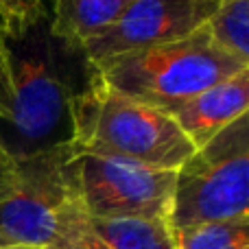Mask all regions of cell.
Returning <instances> with one entry per match:
<instances>
[{
    "label": "cell",
    "mask_w": 249,
    "mask_h": 249,
    "mask_svg": "<svg viewBox=\"0 0 249 249\" xmlns=\"http://www.w3.org/2000/svg\"><path fill=\"white\" fill-rule=\"evenodd\" d=\"M133 0H53L51 31L83 48L124 13Z\"/></svg>",
    "instance_id": "obj_9"
},
{
    "label": "cell",
    "mask_w": 249,
    "mask_h": 249,
    "mask_svg": "<svg viewBox=\"0 0 249 249\" xmlns=\"http://www.w3.org/2000/svg\"><path fill=\"white\" fill-rule=\"evenodd\" d=\"M247 68L199 29L179 42L118 57L99 72L112 90L164 112Z\"/></svg>",
    "instance_id": "obj_4"
},
{
    "label": "cell",
    "mask_w": 249,
    "mask_h": 249,
    "mask_svg": "<svg viewBox=\"0 0 249 249\" xmlns=\"http://www.w3.org/2000/svg\"><path fill=\"white\" fill-rule=\"evenodd\" d=\"M68 146L16 162V181L0 195V234L29 249H105L72 188Z\"/></svg>",
    "instance_id": "obj_2"
},
{
    "label": "cell",
    "mask_w": 249,
    "mask_h": 249,
    "mask_svg": "<svg viewBox=\"0 0 249 249\" xmlns=\"http://www.w3.org/2000/svg\"><path fill=\"white\" fill-rule=\"evenodd\" d=\"M70 146L162 171H177L195 153L184 131L162 109L112 90L101 72L77 101Z\"/></svg>",
    "instance_id": "obj_3"
},
{
    "label": "cell",
    "mask_w": 249,
    "mask_h": 249,
    "mask_svg": "<svg viewBox=\"0 0 249 249\" xmlns=\"http://www.w3.org/2000/svg\"><path fill=\"white\" fill-rule=\"evenodd\" d=\"M177 249H249V219L214 221L175 232Z\"/></svg>",
    "instance_id": "obj_12"
},
{
    "label": "cell",
    "mask_w": 249,
    "mask_h": 249,
    "mask_svg": "<svg viewBox=\"0 0 249 249\" xmlns=\"http://www.w3.org/2000/svg\"><path fill=\"white\" fill-rule=\"evenodd\" d=\"M92 232L105 249H177L168 219L121 216L90 219Z\"/></svg>",
    "instance_id": "obj_10"
},
{
    "label": "cell",
    "mask_w": 249,
    "mask_h": 249,
    "mask_svg": "<svg viewBox=\"0 0 249 249\" xmlns=\"http://www.w3.org/2000/svg\"><path fill=\"white\" fill-rule=\"evenodd\" d=\"M16 181V162L7 153L2 140H0V195H4Z\"/></svg>",
    "instance_id": "obj_15"
},
{
    "label": "cell",
    "mask_w": 249,
    "mask_h": 249,
    "mask_svg": "<svg viewBox=\"0 0 249 249\" xmlns=\"http://www.w3.org/2000/svg\"><path fill=\"white\" fill-rule=\"evenodd\" d=\"M11 105H13L11 77H9L7 53H4V46L0 42V123H4L11 116Z\"/></svg>",
    "instance_id": "obj_14"
},
{
    "label": "cell",
    "mask_w": 249,
    "mask_h": 249,
    "mask_svg": "<svg viewBox=\"0 0 249 249\" xmlns=\"http://www.w3.org/2000/svg\"><path fill=\"white\" fill-rule=\"evenodd\" d=\"M53 0H0V39L20 35L51 16Z\"/></svg>",
    "instance_id": "obj_13"
},
{
    "label": "cell",
    "mask_w": 249,
    "mask_h": 249,
    "mask_svg": "<svg viewBox=\"0 0 249 249\" xmlns=\"http://www.w3.org/2000/svg\"><path fill=\"white\" fill-rule=\"evenodd\" d=\"M66 168L74 193L90 219H168L175 171L77 151L72 146H68Z\"/></svg>",
    "instance_id": "obj_6"
},
{
    "label": "cell",
    "mask_w": 249,
    "mask_h": 249,
    "mask_svg": "<svg viewBox=\"0 0 249 249\" xmlns=\"http://www.w3.org/2000/svg\"><path fill=\"white\" fill-rule=\"evenodd\" d=\"M249 219V116H241L175 171L173 232L214 221Z\"/></svg>",
    "instance_id": "obj_5"
},
{
    "label": "cell",
    "mask_w": 249,
    "mask_h": 249,
    "mask_svg": "<svg viewBox=\"0 0 249 249\" xmlns=\"http://www.w3.org/2000/svg\"><path fill=\"white\" fill-rule=\"evenodd\" d=\"M249 0H221L203 29L214 44L249 64Z\"/></svg>",
    "instance_id": "obj_11"
},
{
    "label": "cell",
    "mask_w": 249,
    "mask_h": 249,
    "mask_svg": "<svg viewBox=\"0 0 249 249\" xmlns=\"http://www.w3.org/2000/svg\"><path fill=\"white\" fill-rule=\"evenodd\" d=\"M249 107V68L203 90L201 94L164 109L168 118L184 131L195 149L210 142L219 131L230 127Z\"/></svg>",
    "instance_id": "obj_8"
},
{
    "label": "cell",
    "mask_w": 249,
    "mask_h": 249,
    "mask_svg": "<svg viewBox=\"0 0 249 249\" xmlns=\"http://www.w3.org/2000/svg\"><path fill=\"white\" fill-rule=\"evenodd\" d=\"M7 53L13 105L0 140L13 162L72 144L74 107L99 68L83 48L57 37L51 16L0 39Z\"/></svg>",
    "instance_id": "obj_1"
},
{
    "label": "cell",
    "mask_w": 249,
    "mask_h": 249,
    "mask_svg": "<svg viewBox=\"0 0 249 249\" xmlns=\"http://www.w3.org/2000/svg\"><path fill=\"white\" fill-rule=\"evenodd\" d=\"M0 249H29V247H22V245H16L13 241H9L4 234H0Z\"/></svg>",
    "instance_id": "obj_16"
},
{
    "label": "cell",
    "mask_w": 249,
    "mask_h": 249,
    "mask_svg": "<svg viewBox=\"0 0 249 249\" xmlns=\"http://www.w3.org/2000/svg\"><path fill=\"white\" fill-rule=\"evenodd\" d=\"M221 0H133L109 29L83 46L92 66L190 37L208 24Z\"/></svg>",
    "instance_id": "obj_7"
}]
</instances>
